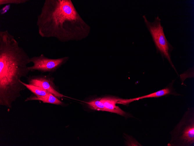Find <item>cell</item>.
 <instances>
[{
	"label": "cell",
	"instance_id": "obj_1",
	"mask_svg": "<svg viewBox=\"0 0 194 146\" xmlns=\"http://www.w3.org/2000/svg\"><path fill=\"white\" fill-rule=\"evenodd\" d=\"M36 24L41 37L54 38L62 42L81 40L90 30L71 0H45Z\"/></svg>",
	"mask_w": 194,
	"mask_h": 146
},
{
	"label": "cell",
	"instance_id": "obj_2",
	"mask_svg": "<svg viewBox=\"0 0 194 146\" xmlns=\"http://www.w3.org/2000/svg\"><path fill=\"white\" fill-rule=\"evenodd\" d=\"M30 58L14 36L0 31V105L11 108L26 87L19 80L30 71Z\"/></svg>",
	"mask_w": 194,
	"mask_h": 146
},
{
	"label": "cell",
	"instance_id": "obj_3",
	"mask_svg": "<svg viewBox=\"0 0 194 146\" xmlns=\"http://www.w3.org/2000/svg\"><path fill=\"white\" fill-rule=\"evenodd\" d=\"M168 146H194V110L188 108L174 129Z\"/></svg>",
	"mask_w": 194,
	"mask_h": 146
},
{
	"label": "cell",
	"instance_id": "obj_4",
	"mask_svg": "<svg viewBox=\"0 0 194 146\" xmlns=\"http://www.w3.org/2000/svg\"><path fill=\"white\" fill-rule=\"evenodd\" d=\"M144 22L152 37L157 53H159L163 59H166L171 66L177 72L171 59V53L174 48L167 39L164 28L161 24V19L158 16L155 17L153 22H150L145 15L143 16Z\"/></svg>",
	"mask_w": 194,
	"mask_h": 146
},
{
	"label": "cell",
	"instance_id": "obj_5",
	"mask_svg": "<svg viewBox=\"0 0 194 146\" xmlns=\"http://www.w3.org/2000/svg\"><path fill=\"white\" fill-rule=\"evenodd\" d=\"M68 59L67 57L58 59H50L46 57L43 54H41L39 56L30 58V62L33 63V65L28 66V68L31 72L36 71L42 73L53 72L64 64Z\"/></svg>",
	"mask_w": 194,
	"mask_h": 146
},
{
	"label": "cell",
	"instance_id": "obj_6",
	"mask_svg": "<svg viewBox=\"0 0 194 146\" xmlns=\"http://www.w3.org/2000/svg\"><path fill=\"white\" fill-rule=\"evenodd\" d=\"M29 84L40 87L50 92L58 98L67 97L57 91L51 78L42 75H30L26 77Z\"/></svg>",
	"mask_w": 194,
	"mask_h": 146
},
{
	"label": "cell",
	"instance_id": "obj_7",
	"mask_svg": "<svg viewBox=\"0 0 194 146\" xmlns=\"http://www.w3.org/2000/svg\"><path fill=\"white\" fill-rule=\"evenodd\" d=\"M101 101L107 109V112L125 116L126 113L116 105L117 103L127 104V99H122L113 97H105L100 98Z\"/></svg>",
	"mask_w": 194,
	"mask_h": 146
},
{
	"label": "cell",
	"instance_id": "obj_8",
	"mask_svg": "<svg viewBox=\"0 0 194 146\" xmlns=\"http://www.w3.org/2000/svg\"><path fill=\"white\" fill-rule=\"evenodd\" d=\"M173 82H172L165 88L159 90L148 95L135 98V101L146 98H158L170 95H173L175 96L180 95L176 92L173 87Z\"/></svg>",
	"mask_w": 194,
	"mask_h": 146
},
{
	"label": "cell",
	"instance_id": "obj_9",
	"mask_svg": "<svg viewBox=\"0 0 194 146\" xmlns=\"http://www.w3.org/2000/svg\"><path fill=\"white\" fill-rule=\"evenodd\" d=\"M31 100L40 101L44 103L57 105H62L63 104L62 102L51 93L46 95L39 96H37L34 94H32L29 97L27 98L25 101Z\"/></svg>",
	"mask_w": 194,
	"mask_h": 146
},
{
	"label": "cell",
	"instance_id": "obj_10",
	"mask_svg": "<svg viewBox=\"0 0 194 146\" xmlns=\"http://www.w3.org/2000/svg\"><path fill=\"white\" fill-rule=\"evenodd\" d=\"M19 82L36 96H45L50 93L47 90L40 87L29 84H26L22 81L21 80H19Z\"/></svg>",
	"mask_w": 194,
	"mask_h": 146
},
{
	"label": "cell",
	"instance_id": "obj_11",
	"mask_svg": "<svg viewBox=\"0 0 194 146\" xmlns=\"http://www.w3.org/2000/svg\"><path fill=\"white\" fill-rule=\"evenodd\" d=\"M100 99V98H97L90 101L87 103L89 107L94 110L107 111V109Z\"/></svg>",
	"mask_w": 194,
	"mask_h": 146
},
{
	"label": "cell",
	"instance_id": "obj_12",
	"mask_svg": "<svg viewBox=\"0 0 194 146\" xmlns=\"http://www.w3.org/2000/svg\"><path fill=\"white\" fill-rule=\"evenodd\" d=\"M28 0H0V5L7 4H18L25 3Z\"/></svg>",
	"mask_w": 194,
	"mask_h": 146
}]
</instances>
